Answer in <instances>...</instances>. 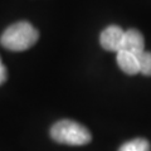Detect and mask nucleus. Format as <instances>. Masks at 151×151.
<instances>
[{"mask_svg":"<svg viewBox=\"0 0 151 151\" xmlns=\"http://www.w3.org/2000/svg\"><path fill=\"white\" fill-rule=\"evenodd\" d=\"M117 64L124 70L126 74L134 76L140 73V64H139V57L130 53L126 50L117 52Z\"/></svg>","mask_w":151,"mask_h":151,"instance_id":"obj_5","label":"nucleus"},{"mask_svg":"<svg viewBox=\"0 0 151 151\" xmlns=\"http://www.w3.org/2000/svg\"><path fill=\"white\" fill-rule=\"evenodd\" d=\"M50 136L55 142L81 146L91 142V132L81 124L72 120H62L54 124L50 129Z\"/></svg>","mask_w":151,"mask_h":151,"instance_id":"obj_2","label":"nucleus"},{"mask_svg":"<svg viewBox=\"0 0 151 151\" xmlns=\"http://www.w3.org/2000/svg\"><path fill=\"white\" fill-rule=\"evenodd\" d=\"M38 38L39 33L28 22H19L6 28L1 34L0 43L5 49L13 52H23L33 47Z\"/></svg>","mask_w":151,"mask_h":151,"instance_id":"obj_1","label":"nucleus"},{"mask_svg":"<svg viewBox=\"0 0 151 151\" xmlns=\"http://www.w3.org/2000/svg\"><path fill=\"white\" fill-rule=\"evenodd\" d=\"M140 72L145 76H151V52L144 50L139 55Z\"/></svg>","mask_w":151,"mask_h":151,"instance_id":"obj_7","label":"nucleus"},{"mask_svg":"<svg viewBox=\"0 0 151 151\" xmlns=\"http://www.w3.org/2000/svg\"><path fill=\"white\" fill-rule=\"evenodd\" d=\"M150 144L145 139H135L127 141L119 149V151H150Z\"/></svg>","mask_w":151,"mask_h":151,"instance_id":"obj_6","label":"nucleus"},{"mask_svg":"<svg viewBox=\"0 0 151 151\" xmlns=\"http://www.w3.org/2000/svg\"><path fill=\"white\" fill-rule=\"evenodd\" d=\"M125 30H122L119 25H110L101 33L100 43L102 48L108 52H119L121 48V43L124 39Z\"/></svg>","mask_w":151,"mask_h":151,"instance_id":"obj_3","label":"nucleus"},{"mask_svg":"<svg viewBox=\"0 0 151 151\" xmlns=\"http://www.w3.org/2000/svg\"><path fill=\"white\" fill-rule=\"evenodd\" d=\"M6 78H8L6 68H5V65H4L3 62H1V58H0V84H3L4 82H5Z\"/></svg>","mask_w":151,"mask_h":151,"instance_id":"obj_8","label":"nucleus"},{"mask_svg":"<svg viewBox=\"0 0 151 151\" xmlns=\"http://www.w3.org/2000/svg\"><path fill=\"white\" fill-rule=\"evenodd\" d=\"M120 50H126L135 55H140L145 50V42L142 34L136 29H129L125 32L124 39L121 43Z\"/></svg>","mask_w":151,"mask_h":151,"instance_id":"obj_4","label":"nucleus"}]
</instances>
